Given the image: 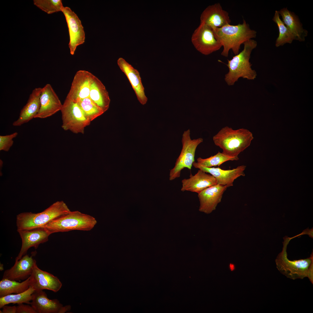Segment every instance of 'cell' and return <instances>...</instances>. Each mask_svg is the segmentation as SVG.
<instances>
[{
    "label": "cell",
    "instance_id": "6da1fadb",
    "mask_svg": "<svg viewBox=\"0 0 313 313\" xmlns=\"http://www.w3.org/2000/svg\"><path fill=\"white\" fill-rule=\"evenodd\" d=\"M212 29L216 38L223 47L221 55L226 57L228 56L230 50L235 55L238 54L241 45L255 38L257 34L256 31L251 29L244 19L242 23L236 25L228 24Z\"/></svg>",
    "mask_w": 313,
    "mask_h": 313
},
{
    "label": "cell",
    "instance_id": "7a4b0ae2",
    "mask_svg": "<svg viewBox=\"0 0 313 313\" xmlns=\"http://www.w3.org/2000/svg\"><path fill=\"white\" fill-rule=\"evenodd\" d=\"M253 138L252 132L247 129L234 130L226 126L213 137V140L215 145L222 149L223 153L238 156L250 145Z\"/></svg>",
    "mask_w": 313,
    "mask_h": 313
},
{
    "label": "cell",
    "instance_id": "3957f363",
    "mask_svg": "<svg viewBox=\"0 0 313 313\" xmlns=\"http://www.w3.org/2000/svg\"><path fill=\"white\" fill-rule=\"evenodd\" d=\"M243 45V49L241 52L231 59L228 60L226 65L229 71L225 74V79L229 85H234L240 77L248 80H254L256 78V72L252 69L249 60L252 51L257 46V41L251 39Z\"/></svg>",
    "mask_w": 313,
    "mask_h": 313
},
{
    "label": "cell",
    "instance_id": "277c9868",
    "mask_svg": "<svg viewBox=\"0 0 313 313\" xmlns=\"http://www.w3.org/2000/svg\"><path fill=\"white\" fill-rule=\"evenodd\" d=\"M70 211L63 201H57L43 211L38 213L24 212L17 216V230H29L44 228L53 220Z\"/></svg>",
    "mask_w": 313,
    "mask_h": 313
},
{
    "label": "cell",
    "instance_id": "5b68a950",
    "mask_svg": "<svg viewBox=\"0 0 313 313\" xmlns=\"http://www.w3.org/2000/svg\"><path fill=\"white\" fill-rule=\"evenodd\" d=\"M97 223L93 216L79 211H70L68 214L54 219L44 227L50 235L58 232L74 230L88 231Z\"/></svg>",
    "mask_w": 313,
    "mask_h": 313
},
{
    "label": "cell",
    "instance_id": "8992f818",
    "mask_svg": "<svg viewBox=\"0 0 313 313\" xmlns=\"http://www.w3.org/2000/svg\"><path fill=\"white\" fill-rule=\"evenodd\" d=\"M299 236L298 234L292 238H283L282 251L275 260L278 270L287 277L293 280L307 277L309 267L313 263V252L310 257L305 259L290 261L287 258V246L291 239Z\"/></svg>",
    "mask_w": 313,
    "mask_h": 313
},
{
    "label": "cell",
    "instance_id": "52a82bcc",
    "mask_svg": "<svg viewBox=\"0 0 313 313\" xmlns=\"http://www.w3.org/2000/svg\"><path fill=\"white\" fill-rule=\"evenodd\" d=\"M182 149L174 168L169 173V179L173 180L179 177L181 170L185 168L190 170L194 161L196 150L198 146L203 141L199 138L192 139L190 129L184 132L182 136Z\"/></svg>",
    "mask_w": 313,
    "mask_h": 313
},
{
    "label": "cell",
    "instance_id": "ba28073f",
    "mask_svg": "<svg viewBox=\"0 0 313 313\" xmlns=\"http://www.w3.org/2000/svg\"><path fill=\"white\" fill-rule=\"evenodd\" d=\"M60 111L63 130L75 134L84 133L85 128L91 121L85 117L77 103L66 98Z\"/></svg>",
    "mask_w": 313,
    "mask_h": 313
},
{
    "label": "cell",
    "instance_id": "9c48e42d",
    "mask_svg": "<svg viewBox=\"0 0 313 313\" xmlns=\"http://www.w3.org/2000/svg\"><path fill=\"white\" fill-rule=\"evenodd\" d=\"M191 41L197 50L205 55L217 51L222 47L216 38L213 29L203 23H200L193 32Z\"/></svg>",
    "mask_w": 313,
    "mask_h": 313
},
{
    "label": "cell",
    "instance_id": "30bf717a",
    "mask_svg": "<svg viewBox=\"0 0 313 313\" xmlns=\"http://www.w3.org/2000/svg\"><path fill=\"white\" fill-rule=\"evenodd\" d=\"M62 12L65 16L68 28L70 53L73 55L77 47L84 42L85 33L80 20L69 7H64Z\"/></svg>",
    "mask_w": 313,
    "mask_h": 313
},
{
    "label": "cell",
    "instance_id": "8fae6325",
    "mask_svg": "<svg viewBox=\"0 0 313 313\" xmlns=\"http://www.w3.org/2000/svg\"><path fill=\"white\" fill-rule=\"evenodd\" d=\"M94 76L86 70L78 71L66 98L77 103L81 99L89 97L90 85Z\"/></svg>",
    "mask_w": 313,
    "mask_h": 313
},
{
    "label": "cell",
    "instance_id": "7c38bea8",
    "mask_svg": "<svg viewBox=\"0 0 313 313\" xmlns=\"http://www.w3.org/2000/svg\"><path fill=\"white\" fill-rule=\"evenodd\" d=\"M37 313H64L69 311L71 306H63L57 299H50L43 290L35 291L30 304Z\"/></svg>",
    "mask_w": 313,
    "mask_h": 313
},
{
    "label": "cell",
    "instance_id": "4fadbf2b",
    "mask_svg": "<svg viewBox=\"0 0 313 313\" xmlns=\"http://www.w3.org/2000/svg\"><path fill=\"white\" fill-rule=\"evenodd\" d=\"M40 108L34 118L49 117L61 110L62 104L51 85L47 84L42 88Z\"/></svg>",
    "mask_w": 313,
    "mask_h": 313
},
{
    "label": "cell",
    "instance_id": "5bb4252c",
    "mask_svg": "<svg viewBox=\"0 0 313 313\" xmlns=\"http://www.w3.org/2000/svg\"><path fill=\"white\" fill-rule=\"evenodd\" d=\"M22 240L21 250L15 261L20 259L30 248H37L39 245L47 241L50 235L44 228L29 230H17Z\"/></svg>",
    "mask_w": 313,
    "mask_h": 313
},
{
    "label": "cell",
    "instance_id": "9a60e30c",
    "mask_svg": "<svg viewBox=\"0 0 313 313\" xmlns=\"http://www.w3.org/2000/svg\"><path fill=\"white\" fill-rule=\"evenodd\" d=\"M192 165L196 168L210 174L215 178L217 184L226 185L228 188L233 186L234 181L238 177L245 175L244 171L246 166L244 165L227 170H223L219 167H205L195 161L193 163Z\"/></svg>",
    "mask_w": 313,
    "mask_h": 313
},
{
    "label": "cell",
    "instance_id": "2e32d148",
    "mask_svg": "<svg viewBox=\"0 0 313 313\" xmlns=\"http://www.w3.org/2000/svg\"><path fill=\"white\" fill-rule=\"evenodd\" d=\"M30 286L35 291L47 290L56 292L61 288L62 283L57 276L34 265L30 276Z\"/></svg>",
    "mask_w": 313,
    "mask_h": 313
},
{
    "label": "cell",
    "instance_id": "e0dca14e",
    "mask_svg": "<svg viewBox=\"0 0 313 313\" xmlns=\"http://www.w3.org/2000/svg\"><path fill=\"white\" fill-rule=\"evenodd\" d=\"M228 187L216 184L209 187L198 194L200 202L199 210L207 214L216 209L221 201L223 195Z\"/></svg>",
    "mask_w": 313,
    "mask_h": 313
},
{
    "label": "cell",
    "instance_id": "ac0fdd59",
    "mask_svg": "<svg viewBox=\"0 0 313 313\" xmlns=\"http://www.w3.org/2000/svg\"><path fill=\"white\" fill-rule=\"evenodd\" d=\"M200 19V23L212 28L222 27L231 22L228 13L219 3L208 6L202 12Z\"/></svg>",
    "mask_w": 313,
    "mask_h": 313
},
{
    "label": "cell",
    "instance_id": "d6986e66",
    "mask_svg": "<svg viewBox=\"0 0 313 313\" xmlns=\"http://www.w3.org/2000/svg\"><path fill=\"white\" fill-rule=\"evenodd\" d=\"M32 256L25 254L19 260L15 261L13 266L4 272L2 279L19 281L28 278L37 264Z\"/></svg>",
    "mask_w": 313,
    "mask_h": 313
},
{
    "label": "cell",
    "instance_id": "ffe728a7",
    "mask_svg": "<svg viewBox=\"0 0 313 313\" xmlns=\"http://www.w3.org/2000/svg\"><path fill=\"white\" fill-rule=\"evenodd\" d=\"M117 63L128 79L139 102L142 105L146 104L148 99L145 94L139 72L122 58L118 59Z\"/></svg>",
    "mask_w": 313,
    "mask_h": 313
},
{
    "label": "cell",
    "instance_id": "44dd1931",
    "mask_svg": "<svg viewBox=\"0 0 313 313\" xmlns=\"http://www.w3.org/2000/svg\"><path fill=\"white\" fill-rule=\"evenodd\" d=\"M181 182V191H189L198 194L217 184L216 180L213 176L200 169L194 175L191 174L189 178L183 179Z\"/></svg>",
    "mask_w": 313,
    "mask_h": 313
},
{
    "label": "cell",
    "instance_id": "7402d4cb",
    "mask_svg": "<svg viewBox=\"0 0 313 313\" xmlns=\"http://www.w3.org/2000/svg\"><path fill=\"white\" fill-rule=\"evenodd\" d=\"M42 89V88L38 87L33 90L27 103L21 110L18 119L13 122V126H20L35 118L40 108Z\"/></svg>",
    "mask_w": 313,
    "mask_h": 313
},
{
    "label": "cell",
    "instance_id": "603a6c76",
    "mask_svg": "<svg viewBox=\"0 0 313 313\" xmlns=\"http://www.w3.org/2000/svg\"><path fill=\"white\" fill-rule=\"evenodd\" d=\"M278 11L282 18V20L293 36L294 40L304 41L308 32L303 28L298 16L287 8H283Z\"/></svg>",
    "mask_w": 313,
    "mask_h": 313
},
{
    "label": "cell",
    "instance_id": "cb8c5ba5",
    "mask_svg": "<svg viewBox=\"0 0 313 313\" xmlns=\"http://www.w3.org/2000/svg\"><path fill=\"white\" fill-rule=\"evenodd\" d=\"M89 97L104 112L108 110L110 102L108 92L95 76L90 85Z\"/></svg>",
    "mask_w": 313,
    "mask_h": 313
},
{
    "label": "cell",
    "instance_id": "d4e9b609",
    "mask_svg": "<svg viewBox=\"0 0 313 313\" xmlns=\"http://www.w3.org/2000/svg\"><path fill=\"white\" fill-rule=\"evenodd\" d=\"M30 276L24 281L19 282L16 281L2 279L0 281V297L12 294L23 292L30 287Z\"/></svg>",
    "mask_w": 313,
    "mask_h": 313
},
{
    "label": "cell",
    "instance_id": "484cf974",
    "mask_svg": "<svg viewBox=\"0 0 313 313\" xmlns=\"http://www.w3.org/2000/svg\"><path fill=\"white\" fill-rule=\"evenodd\" d=\"M35 290L30 286L26 291L21 293L10 294L0 297V308L10 303L19 304L21 303L30 304L32 299V294Z\"/></svg>",
    "mask_w": 313,
    "mask_h": 313
},
{
    "label": "cell",
    "instance_id": "4316f807",
    "mask_svg": "<svg viewBox=\"0 0 313 313\" xmlns=\"http://www.w3.org/2000/svg\"><path fill=\"white\" fill-rule=\"evenodd\" d=\"M272 20L276 24L279 31V36L275 42L276 46H283L287 43H291L294 40V37L281 19L278 11H275Z\"/></svg>",
    "mask_w": 313,
    "mask_h": 313
},
{
    "label": "cell",
    "instance_id": "83f0119b",
    "mask_svg": "<svg viewBox=\"0 0 313 313\" xmlns=\"http://www.w3.org/2000/svg\"><path fill=\"white\" fill-rule=\"evenodd\" d=\"M85 117L91 122L104 112L89 97L77 102Z\"/></svg>",
    "mask_w": 313,
    "mask_h": 313
},
{
    "label": "cell",
    "instance_id": "f1b7e54d",
    "mask_svg": "<svg viewBox=\"0 0 313 313\" xmlns=\"http://www.w3.org/2000/svg\"><path fill=\"white\" fill-rule=\"evenodd\" d=\"M239 159L238 156H231L218 152L216 154L208 158L199 157L197 159V162L202 166L210 168L219 166L228 161H237Z\"/></svg>",
    "mask_w": 313,
    "mask_h": 313
},
{
    "label": "cell",
    "instance_id": "f546056e",
    "mask_svg": "<svg viewBox=\"0 0 313 313\" xmlns=\"http://www.w3.org/2000/svg\"><path fill=\"white\" fill-rule=\"evenodd\" d=\"M34 4L48 14L62 11L64 7L61 0H34Z\"/></svg>",
    "mask_w": 313,
    "mask_h": 313
},
{
    "label": "cell",
    "instance_id": "4dcf8cb0",
    "mask_svg": "<svg viewBox=\"0 0 313 313\" xmlns=\"http://www.w3.org/2000/svg\"><path fill=\"white\" fill-rule=\"evenodd\" d=\"M18 133L15 132L6 135L0 136V150L8 152L13 145V139L16 137Z\"/></svg>",
    "mask_w": 313,
    "mask_h": 313
},
{
    "label": "cell",
    "instance_id": "1f68e13d",
    "mask_svg": "<svg viewBox=\"0 0 313 313\" xmlns=\"http://www.w3.org/2000/svg\"><path fill=\"white\" fill-rule=\"evenodd\" d=\"M16 313H37L31 305L23 303L18 304L17 306Z\"/></svg>",
    "mask_w": 313,
    "mask_h": 313
},
{
    "label": "cell",
    "instance_id": "d6a6232c",
    "mask_svg": "<svg viewBox=\"0 0 313 313\" xmlns=\"http://www.w3.org/2000/svg\"><path fill=\"white\" fill-rule=\"evenodd\" d=\"M2 313H16L17 306H9L6 305L2 308Z\"/></svg>",
    "mask_w": 313,
    "mask_h": 313
},
{
    "label": "cell",
    "instance_id": "836d02e7",
    "mask_svg": "<svg viewBox=\"0 0 313 313\" xmlns=\"http://www.w3.org/2000/svg\"><path fill=\"white\" fill-rule=\"evenodd\" d=\"M307 277L310 281L313 284V263L310 265L308 272Z\"/></svg>",
    "mask_w": 313,
    "mask_h": 313
},
{
    "label": "cell",
    "instance_id": "e575fe53",
    "mask_svg": "<svg viewBox=\"0 0 313 313\" xmlns=\"http://www.w3.org/2000/svg\"><path fill=\"white\" fill-rule=\"evenodd\" d=\"M230 267L232 270H234V265L232 264H230Z\"/></svg>",
    "mask_w": 313,
    "mask_h": 313
}]
</instances>
